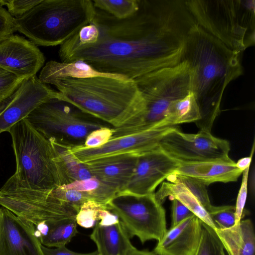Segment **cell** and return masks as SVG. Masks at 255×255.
Instances as JSON below:
<instances>
[{"mask_svg": "<svg viewBox=\"0 0 255 255\" xmlns=\"http://www.w3.org/2000/svg\"><path fill=\"white\" fill-rule=\"evenodd\" d=\"M196 25L184 0H139L136 12L122 19L96 8L92 21L60 45L59 56L134 81L184 61Z\"/></svg>", "mask_w": 255, "mask_h": 255, "instance_id": "6da1fadb", "label": "cell"}, {"mask_svg": "<svg viewBox=\"0 0 255 255\" xmlns=\"http://www.w3.org/2000/svg\"><path fill=\"white\" fill-rule=\"evenodd\" d=\"M241 56L197 25L190 32L184 60L191 71L192 92L200 115L195 122L199 130L211 132L225 89L243 73Z\"/></svg>", "mask_w": 255, "mask_h": 255, "instance_id": "7a4b0ae2", "label": "cell"}, {"mask_svg": "<svg viewBox=\"0 0 255 255\" xmlns=\"http://www.w3.org/2000/svg\"><path fill=\"white\" fill-rule=\"evenodd\" d=\"M59 99L69 103L113 128L143 110L144 100L133 80L118 75L53 82Z\"/></svg>", "mask_w": 255, "mask_h": 255, "instance_id": "3957f363", "label": "cell"}, {"mask_svg": "<svg viewBox=\"0 0 255 255\" xmlns=\"http://www.w3.org/2000/svg\"><path fill=\"white\" fill-rule=\"evenodd\" d=\"M95 10L91 0H42L15 18L16 31L36 46L60 45L90 23Z\"/></svg>", "mask_w": 255, "mask_h": 255, "instance_id": "277c9868", "label": "cell"}, {"mask_svg": "<svg viewBox=\"0 0 255 255\" xmlns=\"http://www.w3.org/2000/svg\"><path fill=\"white\" fill-rule=\"evenodd\" d=\"M10 133L16 161L13 175L28 187L51 191L70 182L57 152L47 139L25 118L14 125Z\"/></svg>", "mask_w": 255, "mask_h": 255, "instance_id": "5b68a950", "label": "cell"}, {"mask_svg": "<svg viewBox=\"0 0 255 255\" xmlns=\"http://www.w3.org/2000/svg\"><path fill=\"white\" fill-rule=\"evenodd\" d=\"M197 25L234 51L255 44L254 0H186Z\"/></svg>", "mask_w": 255, "mask_h": 255, "instance_id": "8992f818", "label": "cell"}, {"mask_svg": "<svg viewBox=\"0 0 255 255\" xmlns=\"http://www.w3.org/2000/svg\"><path fill=\"white\" fill-rule=\"evenodd\" d=\"M134 81L143 97L144 108L139 117L124 130L125 134L157 128L175 106L192 92L191 71L185 60Z\"/></svg>", "mask_w": 255, "mask_h": 255, "instance_id": "52a82bcc", "label": "cell"}, {"mask_svg": "<svg viewBox=\"0 0 255 255\" xmlns=\"http://www.w3.org/2000/svg\"><path fill=\"white\" fill-rule=\"evenodd\" d=\"M26 119L49 140L68 146L83 145L87 136L93 131L112 127L57 98L42 103Z\"/></svg>", "mask_w": 255, "mask_h": 255, "instance_id": "ba28073f", "label": "cell"}, {"mask_svg": "<svg viewBox=\"0 0 255 255\" xmlns=\"http://www.w3.org/2000/svg\"><path fill=\"white\" fill-rule=\"evenodd\" d=\"M0 205L34 226L42 222L75 218L79 209L56 197L52 190L31 189L13 175L0 189Z\"/></svg>", "mask_w": 255, "mask_h": 255, "instance_id": "9c48e42d", "label": "cell"}, {"mask_svg": "<svg viewBox=\"0 0 255 255\" xmlns=\"http://www.w3.org/2000/svg\"><path fill=\"white\" fill-rule=\"evenodd\" d=\"M154 193L138 195L120 191L106 203L130 238L136 236L142 244L151 240L159 241L167 231L165 210Z\"/></svg>", "mask_w": 255, "mask_h": 255, "instance_id": "30bf717a", "label": "cell"}, {"mask_svg": "<svg viewBox=\"0 0 255 255\" xmlns=\"http://www.w3.org/2000/svg\"><path fill=\"white\" fill-rule=\"evenodd\" d=\"M159 148L178 162H195L231 158L230 143L211 132L199 130L196 133L182 132L173 127L160 139Z\"/></svg>", "mask_w": 255, "mask_h": 255, "instance_id": "8fae6325", "label": "cell"}, {"mask_svg": "<svg viewBox=\"0 0 255 255\" xmlns=\"http://www.w3.org/2000/svg\"><path fill=\"white\" fill-rule=\"evenodd\" d=\"M172 127L112 136L107 143L99 147L88 148L81 145L69 146V148L73 155L83 163L100 158L122 154L139 157L158 148L160 139Z\"/></svg>", "mask_w": 255, "mask_h": 255, "instance_id": "7c38bea8", "label": "cell"}, {"mask_svg": "<svg viewBox=\"0 0 255 255\" xmlns=\"http://www.w3.org/2000/svg\"><path fill=\"white\" fill-rule=\"evenodd\" d=\"M59 98V93L41 83L36 75L24 79L0 103V133L8 131L42 103Z\"/></svg>", "mask_w": 255, "mask_h": 255, "instance_id": "4fadbf2b", "label": "cell"}, {"mask_svg": "<svg viewBox=\"0 0 255 255\" xmlns=\"http://www.w3.org/2000/svg\"><path fill=\"white\" fill-rule=\"evenodd\" d=\"M179 162L159 147L138 157L128 184L121 191L144 195L155 193L157 187L178 167Z\"/></svg>", "mask_w": 255, "mask_h": 255, "instance_id": "5bb4252c", "label": "cell"}, {"mask_svg": "<svg viewBox=\"0 0 255 255\" xmlns=\"http://www.w3.org/2000/svg\"><path fill=\"white\" fill-rule=\"evenodd\" d=\"M34 225L0 208V255H45Z\"/></svg>", "mask_w": 255, "mask_h": 255, "instance_id": "9a60e30c", "label": "cell"}, {"mask_svg": "<svg viewBox=\"0 0 255 255\" xmlns=\"http://www.w3.org/2000/svg\"><path fill=\"white\" fill-rule=\"evenodd\" d=\"M44 62L43 53L22 36L12 34L0 42V67L20 79L35 76Z\"/></svg>", "mask_w": 255, "mask_h": 255, "instance_id": "2e32d148", "label": "cell"}, {"mask_svg": "<svg viewBox=\"0 0 255 255\" xmlns=\"http://www.w3.org/2000/svg\"><path fill=\"white\" fill-rule=\"evenodd\" d=\"M94 227L90 237L99 255H124L132 246L122 222L107 207Z\"/></svg>", "mask_w": 255, "mask_h": 255, "instance_id": "e0dca14e", "label": "cell"}, {"mask_svg": "<svg viewBox=\"0 0 255 255\" xmlns=\"http://www.w3.org/2000/svg\"><path fill=\"white\" fill-rule=\"evenodd\" d=\"M201 230L202 221L192 215L167 230L153 252L159 255H194Z\"/></svg>", "mask_w": 255, "mask_h": 255, "instance_id": "ac0fdd59", "label": "cell"}, {"mask_svg": "<svg viewBox=\"0 0 255 255\" xmlns=\"http://www.w3.org/2000/svg\"><path fill=\"white\" fill-rule=\"evenodd\" d=\"M138 157L122 154L100 158L84 164L93 176L119 192L129 180Z\"/></svg>", "mask_w": 255, "mask_h": 255, "instance_id": "d6986e66", "label": "cell"}, {"mask_svg": "<svg viewBox=\"0 0 255 255\" xmlns=\"http://www.w3.org/2000/svg\"><path fill=\"white\" fill-rule=\"evenodd\" d=\"M243 171L231 158L195 162H179L172 174L191 177L206 186L216 182L237 181Z\"/></svg>", "mask_w": 255, "mask_h": 255, "instance_id": "ffe728a7", "label": "cell"}, {"mask_svg": "<svg viewBox=\"0 0 255 255\" xmlns=\"http://www.w3.org/2000/svg\"><path fill=\"white\" fill-rule=\"evenodd\" d=\"M163 181L155 192L157 200L162 204L166 198L176 199L188 208L203 223L213 229L216 227L206 209L190 190L180 182L174 174H171Z\"/></svg>", "mask_w": 255, "mask_h": 255, "instance_id": "44dd1931", "label": "cell"}, {"mask_svg": "<svg viewBox=\"0 0 255 255\" xmlns=\"http://www.w3.org/2000/svg\"><path fill=\"white\" fill-rule=\"evenodd\" d=\"M229 255H255V235L250 219L224 229H214Z\"/></svg>", "mask_w": 255, "mask_h": 255, "instance_id": "7402d4cb", "label": "cell"}, {"mask_svg": "<svg viewBox=\"0 0 255 255\" xmlns=\"http://www.w3.org/2000/svg\"><path fill=\"white\" fill-rule=\"evenodd\" d=\"M75 218L40 223L35 226V236L46 247L66 246L78 233Z\"/></svg>", "mask_w": 255, "mask_h": 255, "instance_id": "603a6c76", "label": "cell"}, {"mask_svg": "<svg viewBox=\"0 0 255 255\" xmlns=\"http://www.w3.org/2000/svg\"><path fill=\"white\" fill-rule=\"evenodd\" d=\"M110 74L100 72L83 61L66 63L49 61L42 68L38 79L45 84L66 78H84Z\"/></svg>", "mask_w": 255, "mask_h": 255, "instance_id": "cb8c5ba5", "label": "cell"}, {"mask_svg": "<svg viewBox=\"0 0 255 255\" xmlns=\"http://www.w3.org/2000/svg\"><path fill=\"white\" fill-rule=\"evenodd\" d=\"M50 141L56 149L61 167L70 183L93 177L86 165L79 161L71 153L68 145Z\"/></svg>", "mask_w": 255, "mask_h": 255, "instance_id": "d4e9b609", "label": "cell"}, {"mask_svg": "<svg viewBox=\"0 0 255 255\" xmlns=\"http://www.w3.org/2000/svg\"><path fill=\"white\" fill-rule=\"evenodd\" d=\"M200 118L199 109L192 92L175 106L159 125L158 128L176 127L181 124L195 123Z\"/></svg>", "mask_w": 255, "mask_h": 255, "instance_id": "484cf974", "label": "cell"}, {"mask_svg": "<svg viewBox=\"0 0 255 255\" xmlns=\"http://www.w3.org/2000/svg\"><path fill=\"white\" fill-rule=\"evenodd\" d=\"M59 188L85 192L90 196L91 200L102 204H106L118 192L94 176L85 180L75 181Z\"/></svg>", "mask_w": 255, "mask_h": 255, "instance_id": "4316f807", "label": "cell"}, {"mask_svg": "<svg viewBox=\"0 0 255 255\" xmlns=\"http://www.w3.org/2000/svg\"><path fill=\"white\" fill-rule=\"evenodd\" d=\"M95 8L118 19L128 18L138 10L139 0H93Z\"/></svg>", "mask_w": 255, "mask_h": 255, "instance_id": "83f0119b", "label": "cell"}, {"mask_svg": "<svg viewBox=\"0 0 255 255\" xmlns=\"http://www.w3.org/2000/svg\"><path fill=\"white\" fill-rule=\"evenodd\" d=\"M224 249L215 230L202 221L200 240L194 255H225Z\"/></svg>", "mask_w": 255, "mask_h": 255, "instance_id": "f1b7e54d", "label": "cell"}, {"mask_svg": "<svg viewBox=\"0 0 255 255\" xmlns=\"http://www.w3.org/2000/svg\"><path fill=\"white\" fill-rule=\"evenodd\" d=\"M106 207V204L93 200L86 201L80 206L76 216L77 224L85 228L94 227Z\"/></svg>", "mask_w": 255, "mask_h": 255, "instance_id": "f546056e", "label": "cell"}, {"mask_svg": "<svg viewBox=\"0 0 255 255\" xmlns=\"http://www.w3.org/2000/svg\"><path fill=\"white\" fill-rule=\"evenodd\" d=\"M207 212L214 222L216 228L227 229L235 224V206H215L212 205Z\"/></svg>", "mask_w": 255, "mask_h": 255, "instance_id": "4dcf8cb0", "label": "cell"}, {"mask_svg": "<svg viewBox=\"0 0 255 255\" xmlns=\"http://www.w3.org/2000/svg\"><path fill=\"white\" fill-rule=\"evenodd\" d=\"M175 175L178 179L190 190L203 206L208 211L212 205L209 199L206 186L191 177Z\"/></svg>", "mask_w": 255, "mask_h": 255, "instance_id": "1f68e13d", "label": "cell"}, {"mask_svg": "<svg viewBox=\"0 0 255 255\" xmlns=\"http://www.w3.org/2000/svg\"><path fill=\"white\" fill-rule=\"evenodd\" d=\"M23 80L0 67V103L13 93Z\"/></svg>", "mask_w": 255, "mask_h": 255, "instance_id": "d6a6232c", "label": "cell"}, {"mask_svg": "<svg viewBox=\"0 0 255 255\" xmlns=\"http://www.w3.org/2000/svg\"><path fill=\"white\" fill-rule=\"evenodd\" d=\"M42 0H0L2 5L5 6L8 13L14 18L21 17L38 4Z\"/></svg>", "mask_w": 255, "mask_h": 255, "instance_id": "836d02e7", "label": "cell"}, {"mask_svg": "<svg viewBox=\"0 0 255 255\" xmlns=\"http://www.w3.org/2000/svg\"><path fill=\"white\" fill-rule=\"evenodd\" d=\"M113 127H105L91 132L83 144L88 148L100 147L107 143L113 135Z\"/></svg>", "mask_w": 255, "mask_h": 255, "instance_id": "e575fe53", "label": "cell"}, {"mask_svg": "<svg viewBox=\"0 0 255 255\" xmlns=\"http://www.w3.org/2000/svg\"><path fill=\"white\" fill-rule=\"evenodd\" d=\"M250 167L243 171V177L235 205V224H238L243 217L248 193V181Z\"/></svg>", "mask_w": 255, "mask_h": 255, "instance_id": "d590c367", "label": "cell"}, {"mask_svg": "<svg viewBox=\"0 0 255 255\" xmlns=\"http://www.w3.org/2000/svg\"><path fill=\"white\" fill-rule=\"evenodd\" d=\"M16 31L15 18L1 4L0 0V42Z\"/></svg>", "mask_w": 255, "mask_h": 255, "instance_id": "8d00e7d4", "label": "cell"}, {"mask_svg": "<svg viewBox=\"0 0 255 255\" xmlns=\"http://www.w3.org/2000/svg\"><path fill=\"white\" fill-rule=\"evenodd\" d=\"M172 201L171 225L173 227L189 217L193 215V213L182 203L176 199Z\"/></svg>", "mask_w": 255, "mask_h": 255, "instance_id": "74e56055", "label": "cell"}, {"mask_svg": "<svg viewBox=\"0 0 255 255\" xmlns=\"http://www.w3.org/2000/svg\"><path fill=\"white\" fill-rule=\"evenodd\" d=\"M41 248L45 255H99L97 251L87 254L79 253L69 250L66 246L52 249L42 245Z\"/></svg>", "mask_w": 255, "mask_h": 255, "instance_id": "f35d334b", "label": "cell"}, {"mask_svg": "<svg viewBox=\"0 0 255 255\" xmlns=\"http://www.w3.org/2000/svg\"><path fill=\"white\" fill-rule=\"evenodd\" d=\"M254 151V144H253L251 154H250V155L247 157L242 158L238 160V161L237 162H236V165L237 167L243 171L247 168L250 167L252 162Z\"/></svg>", "mask_w": 255, "mask_h": 255, "instance_id": "ab89813d", "label": "cell"}, {"mask_svg": "<svg viewBox=\"0 0 255 255\" xmlns=\"http://www.w3.org/2000/svg\"><path fill=\"white\" fill-rule=\"evenodd\" d=\"M124 255H159L154 252L146 250H139L133 246L129 249Z\"/></svg>", "mask_w": 255, "mask_h": 255, "instance_id": "60d3db41", "label": "cell"}]
</instances>
